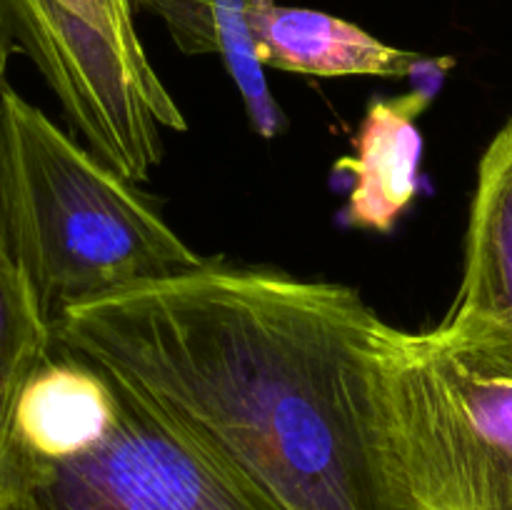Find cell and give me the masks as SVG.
<instances>
[{"instance_id":"6da1fadb","label":"cell","mask_w":512,"mask_h":510,"mask_svg":"<svg viewBox=\"0 0 512 510\" xmlns=\"http://www.w3.org/2000/svg\"><path fill=\"white\" fill-rule=\"evenodd\" d=\"M383 323L350 285L203 260L68 305L50 333L283 510H395L375 395Z\"/></svg>"},{"instance_id":"7a4b0ae2","label":"cell","mask_w":512,"mask_h":510,"mask_svg":"<svg viewBox=\"0 0 512 510\" xmlns=\"http://www.w3.org/2000/svg\"><path fill=\"white\" fill-rule=\"evenodd\" d=\"M5 248L45 320L203 263L158 210L38 105L0 88Z\"/></svg>"},{"instance_id":"3957f363","label":"cell","mask_w":512,"mask_h":510,"mask_svg":"<svg viewBox=\"0 0 512 510\" xmlns=\"http://www.w3.org/2000/svg\"><path fill=\"white\" fill-rule=\"evenodd\" d=\"M375 395L395 510H512L510 345L383 323Z\"/></svg>"},{"instance_id":"277c9868","label":"cell","mask_w":512,"mask_h":510,"mask_svg":"<svg viewBox=\"0 0 512 510\" xmlns=\"http://www.w3.org/2000/svg\"><path fill=\"white\" fill-rule=\"evenodd\" d=\"M133 0H0V88L23 53L58 98L70 130L138 183L163 158V130H188L145 55Z\"/></svg>"},{"instance_id":"5b68a950","label":"cell","mask_w":512,"mask_h":510,"mask_svg":"<svg viewBox=\"0 0 512 510\" xmlns=\"http://www.w3.org/2000/svg\"><path fill=\"white\" fill-rule=\"evenodd\" d=\"M105 378L115 405L93 445L55 460L3 445L0 510H283L213 445Z\"/></svg>"},{"instance_id":"8992f818","label":"cell","mask_w":512,"mask_h":510,"mask_svg":"<svg viewBox=\"0 0 512 510\" xmlns=\"http://www.w3.org/2000/svg\"><path fill=\"white\" fill-rule=\"evenodd\" d=\"M443 323L512 348V118L480 158L463 283Z\"/></svg>"},{"instance_id":"52a82bcc","label":"cell","mask_w":512,"mask_h":510,"mask_svg":"<svg viewBox=\"0 0 512 510\" xmlns=\"http://www.w3.org/2000/svg\"><path fill=\"white\" fill-rule=\"evenodd\" d=\"M438 83L433 80L395 98H373L368 103L353 138V155L335 165L338 173H350L343 210L348 225L390 233L413 205L423 155L418 118L433 103Z\"/></svg>"},{"instance_id":"ba28073f","label":"cell","mask_w":512,"mask_h":510,"mask_svg":"<svg viewBox=\"0 0 512 510\" xmlns=\"http://www.w3.org/2000/svg\"><path fill=\"white\" fill-rule=\"evenodd\" d=\"M248 25L263 68L318 78H405L430 60L393 48L360 25L275 0H248Z\"/></svg>"},{"instance_id":"9c48e42d","label":"cell","mask_w":512,"mask_h":510,"mask_svg":"<svg viewBox=\"0 0 512 510\" xmlns=\"http://www.w3.org/2000/svg\"><path fill=\"white\" fill-rule=\"evenodd\" d=\"M113 405L110 380L53 345L20 390L5 443L33 458H65L103 435Z\"/></svg>"},{"instance_id":"30bf717a","label":"cell","mask_w":512,"mask_h":510,"mask_svg":"<svg viewBox=\"0 0 512 510\" xmlns=\"http://www.w3.org/2000/svg\"><path fill=\"white\" fill-rule=\"evenodd\" d=\"M50 350V323L25 273L0 243V450L8 440L20 390Z\"/></svg>"},{"instance_id":"8fae6325","label":"cell","mask_w":512,"mask_h":510,"mask_svg":"<svg viewBox=\"0 0 512 510\" xmlns=\"http://www.w3.org/2000/svg\"><path fill=\"white\" fill-rule=\"evenodd\" d=\"M168 25L188 55L233 53L248 40V0H133Z\"/></svg>"},{"instance_id":"7c38bea8","label":"cell","mask_w":512,"mask_h":510,"mask_svg":"<svg viewBox=\"0 0 512 510\" xmlns=\"http://www.w3.org/2000/svg\"><path fill=\"white\" fill-rule=\"evenodd\" d=\"M0 243L5 245V175H3V145H0Z\"/></svg>"}]
</instances>
